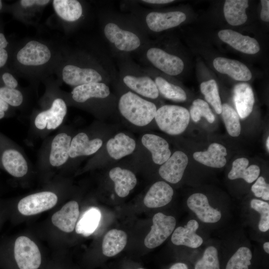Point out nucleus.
Wrapping results in <instances>:
<instances>
[{
	"label": "nucleus",
	"instance_id": "obj_24",
	"mask_svg": "<svg viewBox=\"0 0 269 269\" xmlns=\"http://www.w3.org/2000/svg\"><path fill=\"white\" fill-rule=\"evenodd\" d=\"M141 140L143 145L151 153L152 161L156 164H162L171 155L168 143L162 137L145 134Z\"/></svg>",
	"mask_w": 269,
	"mask_h": 269
},
{
	"label": "nucleus",
	"instance_id": "obj_40",
	"mask_svg": "<svg viewBox=\"0 0 269 269\" xmlns=\"http://www.w3.org/2000/svg\"><path fill=\"white\" fill-rule=\"evenodd\" d=\"M0 98L13 109L21 107L24 102V96L19 89H11L0 83Z\"/></svg>",
	"mask_w": 269,
	"mask_h": 269
},
{
	"label": "nucleus",
	"instance_id": "obj_22",
	"mask_svg": "<svg viewBox=\"0 0 269 269\" xmlns=\"http://www.w3.org/2000/svg\"><path fill=\"white\" fill-rule=\"evenodd\" d=\"M79 215L78 203L75 201H70L52 215L51 221L60 230L70 233L75 229Z\"/></svg>",
	"mask_w": 269,
	"mask_h": 269
},
{
	"label": "nucleus",
	"instance_id": "obj_34",
	"mask_svg": "<svg viewBox=\"0 0 269 269\" xmlns=\"http://www.w3.org/2000/svg\"><path fill=\"white\" fill-rule=\"evenodd\" d=\"M247 0H226L224 5V13L229 24L238 26L247 20L246 9L248 7Z\"/></svg>",
	"mask_w": 269,
	"mask_h": 269
},
{
	"label": "nucleus",
	"instance_id": "obj_28",
	"mask_svg": "<svg viewBox=\"0 0 269 269\" xmlns=\"http://www.w3.org/2000/svg\"><path fill=\"white\" fill-rule=\"evenodd\" d=\"M233 100L238 115L241 119L248 117L253 110L255 98L251 86L246 83L235 85Z\"/></svg>",
	"mask_w": 269,
	"mask_h": 269
},
{
	"label": "nucleus",
	"instance_id": "obj_18",
	"mask_svg": "<svg viewBox=\"0 0 269 269\" xmlns=\"http://www.w3.org/2000/svg\"><path fill=\"white\" fill-rule=\"evenodd\" d=\"M188 158L181 151H175L159 168L158 173L164 180L171 183H176L182 178L187 165Z\"/></svg>",
	"mask_w": 269,
	"mask_h": 269
},
{
	"label": "nucleus",
	"instance_id": "obj_38",
	"mask_svg": "<svg viewBox=\"0 0 269 269\" xmlns=\"http://www.w3.org/2000/svg\"><path fill=\"white\" fill-rule=\"evenodd\" d=\"M252 258V254L250 249L241 247L230 259L226 269H249Z\"/></svg>",
	"mask_w": 269,
	"mask_h": 269
},
{
	"label": "nucleus",
	"instance_id": "obj_30",
	"mask_svg": "<svg viewBox=\"0 0 269 269\" xmlns=\"http://www.w3.org/2000/svg\"><path fill=\"white\" fill-rule=\"evenodd\" d=\"M109 175L114 182L116 194L122 198L127 196L137 183L135 174L129 169L115 167L110 170Z\"/></svg>",
	"mask_w": 269,
	"mask_h": 269
},
{
	"label": "nucleus",
	"instance_id": "obj_9",
	"mask_svg": "<svg viewBox=\"0 0 269 269\" xmlns=\"http://www.w3.org/2000/svg\"><path fill=\"white\" fill-rule=\"evenodd\" d=\"M0 160L1 166L14 177L21 178L28 171V162L22 150L0 132Z\"/></svg>",
	"mask_w": 269,
	"mask_h": 269
},
{
	"label": "nucleus",
	"instance_id": "obj_51",
	"mask_svg": "<svg viewBox=\"0 0 269 269\" xmlns=\"http://www.w3.org/2000/svg\"><path fill=\"white\" fill-rule=\"evenodd\" d=\"M263 248L265 251L267 253H269V243L268 242H265L264 244Z\"/></svg>",
	"mask_w": 269,
	"mask_h": 269
},
{
	"label": "nucleus",
	"instance_id": "obj_37",
	"mask_svg": "<svg viewBox=\"0 0 269 269\" xmlns=\"http://www.w3.org/2000/svg\"><path fill=\"white\" fill-rule=\"evenodd\" d=\"M200 90L206 100L213 107L218 114L222 112V103L219 94L218 87L214 79L202 82Z\"/></svg>",
	"mask_w": 269,
	"mask_h": 269
},
{
	"label": "nucleus",
	"instance_id": "obj_54",
	"mask_svg": "<svg viewBox=\"0 0 269 269\" xmlns=\"http://www.w3.org/2000/svg\"></svg>",
	"mask_w": 269,
	"mask_h": 269
},
{
	"label": "nucleus",
	"instance_id": "obj_52",
	"mask_svg": "<svg viewBox=\"0 0 269 269\" xmlns=\"http://www.w3.org/2000/svg\"><path fill=\"white\" fill-rule=\"evenodd\" d=\"M269 137H268L267 139V141H266V146H267V148L268 151H269Z\"/></svg>",
	"mask_w": 269,
	"mask_h": 269
},
{
	"label": "nucleus",
	"instance_id": "obj_41",
	"mask_svg": "<svg viewBox=\"0 0 269 269\" xmlns=\"http://www.w3.org/2000/svg\"><path fill=\"white\" fill-rule=\"evenodd\" d=\"M194 269H220L217 249L213 246L207 248L202 258L196 263Z\"/></svg>",
	"mask_w": 269,
	"mask_h": 269
},
{
	"label": "nucleus",
	"instance_id": "obj_10",
	"mask_svg": "<svg viewBox=\"0 0 269 269\" xmlns=\"http://www.w3.org/2000/svg\"><path fill=\"white\" fill-rule=\"evenodd\" d=\"M154 119L161 131L170 135H178L188 127L190 114L183 107L166 105L157 109Z\"/></svg>",
	"mask_w": 269,
	"mask_h": 269
},
{
	"label": "nucleus",
	"instance_id": "obj_48",
	"mask_svg": "<svg viewBox=\"0 0 269 269\" xmlns=\"http://www.w3.org/2000/svg\"><path fill=\"white\" fill-rule=\"evenodd\" d=\"M173 1V0H142L138 1V2L149 5H159L170 3Z\"/></svg>",
	"mask_w": 269,
	"mask_h": 269
},
{
	"label": "nucleus",
	"instance_id": "obj_36",
	"mask_svg": "<svg viewBox=\"0 0 269 269\" xmlns=\"http://www.w3.org/2000/svg\"><path fill=\"white\" fill-rule=\"evenodd\" d=\"M222 116L228 134L232 136H238L241 133L239 116L237 112L229 105H222Z\"/></svg>",
	"mask_w": 269,
	"mask_h": 269
},
{
	"label": "nucleus",
	"instance_id": "obj_14",
	"mask_svg": "<svg viewBox=\"0 0 269 269\" xmlns=\"http://www.w3.org/2000/svg\"><path fill=\"white\" fill-rule=\"evenodd\" d=\"M152 223L144 241L145 247L149 249L158 247L167 239L174 230L176 220L173 216L157 213L153 216Z\"/></svg>",
	"mask_w": 269,
	"mask_h": 269
},
{
	"label": "nucleus",
	"instance_id": "obj_50",
	"mask_svg": "<svg viewBox=\"0 0 269 269\" xmlns=\"http://www.w3.org/2000/svg\"><path fill=\"white\" fill-rule=\"evenodd\" d=\"M169 269H188L187 266L182 263H177L173 265Z\"/></svg>",
	"mask_w": 269,
	"mask_h": 269
},
{
	"label": "nucleus",
	"instance_id": "obj_46",
	"mask_svg": "<svg viewBox=\"0 0 269 269\" xmlns=\"http://www.w3.org/2000/svg\"><path fill=\"white\" fill-rule=\"evenodd\" d=\"M14 110L0 98V120L10 117L13 113Z\"/></svg>",
	"mask_w": 269,
	"mask_h": 269
},
{
	"label": "nucleus",
	"instance_id": "obj_49",
	"mask_svg": "<svg viewBox=\"0 0 269 269\" xmlns=\"http://www.w3.org/2000/svg\"><path fill=\"white\" fill-rule=\"evenodd\" d=\"M9 5L0 0V14L5 12H9Z\"/></svg>",
	"mask_w": 269,
	"mask_h": 269
},
{
	"label": "nucleus",
	"instance_id": "obj_20",
	"mask_svg": "<svg viewBox=\"0 0 269 269\" xmlns=\"http://www.w3.org/2000/svg\"><path fill=\"white\" fill-rule=\"evenodd\" d=\"M218 35L223 42L242 52L254 54L258 53L260 50L259 43L256 39L244 35L233 30H221L218 32Z\"/></svg>",
	"mask_w": 269,
	"mask_h": 269
},
{
	"label": "nucleus",
	"instance_id": "obj_6",
	"mask_svg": "<svg viewBox=\"0 0 269 269\" xmlns=\"http://www.w3.org/2000/svg\"><path fill=\"white\" fill-rule=\"evenodd\" d=\"M130 10L128 14L147 36L176 27L186 19V14L180 10L159 11L134 4L131 5Z\"/></svg>",
	"mask_w": 269,
	"mask_h": 269
},
{
	"label": "nucleus",
	"instance_id": "obj_42",
	"mask_svg": "<svg viewBox=\"0 0 269 269\" xmlns=\"http://www.w3.org/2000/svg\"><path fill=\"white\" fill-rule=\"evenodd\" d=\"M13 42L6 37L4 24L0 15V69L7 67L12 50Z\"/></svg>",
	"mask_w": 269,
	"mask_h": 269
},
{
	"label": "nucleus",
	"instance_id": "obj_23",
	"mask_svg": "<svg viewBox=\"0 0 269 269\" xmlns=\"http://www.w3.org/2000/svg\"><path fill=\"white\" fill-rule=\"evenodd\" d=\"M213 66L217 71L227 74L237 81H247L252 77L247 66L236 60L217 57L213 61Z\"/></svg>",
	"mask_w": 269,
	"mask_h": 269
},
{
	"label": "nucleus",
	"instance_id": "obj_47",
	"mask_svg": "<svg viewBox=\"0 0 269 269\" xmlns=\"http://www.w3.org/2000/svg\"><path fill=\"white\" fill-rule=\"evenodd\" d=\"M262 10L261 18L265 22L269 21V0H261Z\"/></svg>",
	"mask_w": 269,
	"mask_h": 269
},
{
	"label": "nucleus",
	"instance_id": "obj_39",
	"mask_svg": "<svg viewBox=\"0 0 269 269\" xmlns=\"http://www.w3.org/2000/svg\"><path fill=\"white\" fill-rule=\"evenodd\" d=\"M189 114L195 122L200 121L202 117L211 124L213 123L215 119L207 103L200 99H196L193 102Z\"/></svg>",
	"mask_w": 269,
	"mask_h": 269
},
{
	"label": "nucleus",
	"instance_id": "obj_35",
	"mask_svg": "<svg viewBox=\"0 0 269 269\" xmlns=\"http://www.w3.org/2000/svg\"><path fill=\"white\" fill-rule=\"evenodd\" d=\"M101 216V212L97 208L92 207L86 210L76 225V233L85 237L91 235L98 227Z\"/></svg>",
	"mask_w": 269,
	"mask_h": 269
},
{
	"label": "nucleus",
	"instance_id": "obj_3",
	"mask_svg": "<svg viewBox=\"0 0 269 269\" xmlns=\"http://www.w3.org/2000/svg\"><path fill=\"white\" fill-rule=\"evenodd\" d=\"M99 22L104 38L118 57L139 54L150 42L128 13L103 10Z\"/></svg>",
	"mask_w": 269,
	"mask_h": 269
},
{
	"label": "nucleus",
	"instance_id": "obj_43",
	"mask_svg": "<svg viewBox=\"0 0 269 269\" xmlns=\"http://www.w3.org/2000/svg\"><path fill=\"white\" fill-rule=\"evenodd\" d=\"M251 207L261 214L259 223V230L263 232L269 229V204L261 200L254 199L250 203Z\"/></svg>",
	"mask_w": 269,
	"mask_h": 269
},
{
	"label": "nucleus",
	"instance_id": "obj_25",
	"mask_svg": "<svg viewBox=\"0 0 269 269\" xmlns=\"http://www.w3.org/2000/svg\"><path fill=\"white\" fill-rule=\"evenodd\" d=\"M172 188L166 182L159 181L154 183L149 189L143 199L144 205L150 208L163 207L172 200Z\"/></svg>",
	"mask_w": 269,
	"mask_h": 269
},
{
	"label": "nucleus",
	"instance_id": "obj_45",
	"mask_svg": "<svg viewBox=\"0 0 269 269\" xmlns=\"http://www.w3.org/2000/svg\"><path fill=\"white\" fill-rule=\"evenodd\" d=\"M0 83L11 89L19 88L16 75L7 67L0 69Z\"/></svg>",
	"mask_w": 269,
	"mask_h": 269
},
{
	"label": "nucleus",
	"instance_id": "obj_8",
	"mask_svg": "<svg viewBox=\"0 0 269 269\" xmlns=\"http://www.w3.org/2000/svg\"><path fill=\"white\" fill-rule=\"evenodd\" d=\"M140 60L150 68L153 67L167 75L175 76L181 74L184 63L179 56L153 45L151 42L139 54Z\"/></svg>",
	"mask_w": 269,
	"mask_h": 269
},
{
	"label": "nucleus",
	"instance_id": "obj_26",
	"mask_svg": "<svg viewBox=\"0 0 269 269\" xmlns=\"http://www.w3.org/2000/svg\"><path fill=\"white\" fill-rule=\"evenodd\" d=\"M143 69L154 82L159 93L165 98L176 102H183L186 100V94L181 87L156 75L151 68L145 67Z\"/></svg>",
	"mask_w": 269,
	"mask_h": 269
},
{
	"label": "nucleus",
	"instance_id": "obj_33",
	"mask_svg": "<svg viewBox=\"0 0 269 269\" xmlns=\"http://www.w3.org/2000/svg\"><path fill=\"white\" fill-rule=\"evenodd\" d=\"M127 243V235L124 231L112 229L103 238L102 245L103 254L109 257L116 256L124 249Z\"/></svg>",
	"mask_w": 269,
	"mask_h": 269
},
{
	"label": "nucleus",
	"instance_id": "obj_5",
	"mask_svg": "<svg viewBox=\"0 0 269 269\" xmlns=\"http://www.w3.org/2000/svg\"><path fill=\"white\" fill-rule=\"evenodd\" d=\"M118 58V82L130 91L148 99H155L159 93L153 80L130 56Z\"/></svg>",
	"mask_w": 269,
	"mask_h": 269
},
{
	"label": "nucleus",
	"instance_id": "obj_7",
	"mask_svg": "<svg viewBox=\"0 0 269 269\" xmlns=\"http://www.w3.org/2000/svg\"><path fill=\"white\" fill-rule=\"evenodd\" d=\"M121 115L133 125L144 127L154 119L157 107L154 103L128 90L123 93L118 101Z\"/></svg>",
	"mask_w": 269,
	"mask_h": 269
},
{
	"label": "nucleus",
	"instance_id": "obj_11",
	"mask_svg": "<svg viewBox=\"0 0 269 269\" xmlns=\"http://www.w3.org/2000/svg\"><path fill=\"white\" fill-rule=\"evenodd\" d=\"M63 95L67 104L70 103L87 107L108 100L111 93L108 84L94 82L74 87L69 94Z\"/></svg>",
	"mask_w": 269,
	"mask_h": 269
},
{
	"label": "nucleus",
	"instance_id": "obj_53",
	"mask_svg": "<svg viewBox=\"0 0 269 269\" xmlns=\"http://www.w3.org/2000/svg\"><path fill=\"white\" fill-rule=\"evenodd\" d=\"M0 167H1V163H0Z\"/></svg>",
	"mask_w": 269,
	"mask_h": 269
},
{
	"label": "nucleus",
	"instance_id": "obj_15",
	"mask_svg": "<svg viewBox=\"0 0 269 269\" xmlns=\"http://www.w3.org/2000/svg\"><path fill=\"white\" fill-rule=\"evenodd\" d=\"M58 201L57 196L51 191H41L29 195L18 202V211L25 216L36 215L53 207Z\"/></svg>",
	"mask_w": 269,
	"mask_h": 269
},
{
	"label": "nucleus",
	"instance_id": "obj_32",
	"mask_svg": "<svg viewBox=\"0 0 269 269\" xmlns=\"http://www.w3.org/2000/svg\"><path fill=\"white\" fill-rule=\"evenodd\" d=\"M249 163L248 159L245 157L235 160L228 175L229 179L234 180L242 178L249 183L255 181L259 177L260 168L255 164L248 166Z\"/></svg>",
	"mask_w": 269,
	"mask_h": 269
},
{
	"label": "nucleus",
	"instance_id": "obj_16",
	"mask_svg": "<svg viewBox=\"0 0 269 269\" xmlns=\"http://www.w3.org/2000/svg\"><path fill=\"white\" fill-rule=\"evenodd\" d=\"M72 137L67 132L60 131L48 143L47 154L44 163L52 167H59L66 164L69 159V151Z\"/></svg>",
	"mask_w": 269,
	"mask_h": 269
},
{
	"label": "nucleus",
	"instance_id": "obj_13",
	"mask_svg": "<svg viewBox=\"0 0 269 269\" xmlns=\"http://www.w3.org/2000/svg\"><path fill=\"white\" fill-rule=\"evenodd\" d=\"M14 258L19 269H38L42 263L38 246L25 236H20L15 240Z\"/></svg>",
	"mask_w": 269,
	"mask_h": 269
},
{
	"label": "nucleus",
	"instance_id": "obj_4",
	"mask_svg": "<svg viewBox=\"0 0 269 269\" xmlns=\"http://www.w3.org/2000/svg\"><path fill=\"white\" fill-rule=\"evenodd\" d=\"M46 93L42 103V109L38 111L33 119L34 129L46 133L55 130L63 123L67 113V104L62 92L58 87V81L46 79Z\"/></svg>",
	"mask_w": 269,
	"mask_h": 269
},
{
	"label": "nucleus",
	"instance_id": "obj_29",
	"mask_svg": "<svg viewBox=\"0 0 269 269\" xmlns=\"http://www.w3.org/2000/svg\"><path fill=\"white\" fill-rule=\"evenodd\" d=\"M136 142L134 139L124 133H119L110 138L106 143L109 156L119 160L132 154L135 150Z\"/></svg>",
	"mask_w": 269,
	"mask_h": 269
},
{
	"label": "nucleus",
	"instance_id": "obj_12",
	"mask_svg": "<svg viewBox=\"0 0 269 269\" xmlns=\"http://www.w3.org/2000/svg\"><path fill=\"white\" fill-rule=\"evenodd\" d=\"M52 4L55 13L65 31H70L82 23L86 17V3L79 0H54Z\"/></svg>",
	"mask_w": 269,
	"mask_h": 269
},
{
	"label": "nucleus",
	"instance_id": "obj_27",
	"mask_svg": "<svg viewBox=\"0 0 269 269\" xmlns=\"http://www.w3.org/2000/svg\"><path fill=\"white\" fill-rule=\"evenodd\" d=\"M198 227V223L196 220L189 221L186 226L178 227L174 231L171 242L175 245H183L191 248L200 247L203 239L196 233Z\"/></svg>",
	"mask_w": 269,
	"mask_h": 269
},
{
	"label": "nucleus",
	"instance_id": "obj_31",
	"mask_svg": "<svg viewBox=\"0 0 269 269\" xmlns=\"http://www.w3.org/2000/svg\"><path fill=\"white\" fill-rule=\"evenodd\" d=\"M227 149L223 145L214 142L210 144L206 151H197L193 153L195 160L206 166L221 168L224 166L227 160Z\"/></svg>",
	"mask_w": 269,
	"mask_h": 269
},
{
	"label": "nucleus",
	"instance_id": "obj_21",
	"mask_svg": "<svg viewBox=\"0 0 269 269\" xmlns=\"http://www.w3.org/2000/svg\"><path fill=\"white\" fill-rule=\"evenodd\" d=\"M103 143L100 138H90L87 133H78L72 138L69 159L93 155L100 149Z\"/></svg>",
	"mask_w": 269,
	"mask_h": 269
},
{
	"label": "nucleus",
	"instance_id": "obj_17",
	"mask_svg": "<svg viewBox=\"0 0 269 269\" xmlns=\"http://www.w3.org/2000/svg\"><path fill=\"white\" fill-rule=\"evenodd\" d=\"M51 1L49 0H17L9 5V13L13 18L25 24H32Z\"/></svg>",
	"mask_w": 269,
	"mask_h": 269
},
{
	"label": "nucleus",
	"instance_id": "obj_1",
	"mask_svg": "<svg viewBox=\"0 0 269 269\" xmlns=\"http://www.w3.org/2000/svg\"><path fill=\"white\" fill-rule=\"evenodd\" d=\"M64 48L52 42L34 38L13 42L7 68L16 76L33 83L44 82L54 73Z\"/></svg>",
	"mask_w": 269,
	"mask_h": 269
},
{
	"label": "nucleus",
	"instance_id": "obj_19",
	"mask_svg": "<svg viewBox=\"0 0 269 269\" xmlns=\"http://www.w3.org/2000/svg\"><path fill=\"white\" fill-rule=\"evenodd\" d=\"M187 204L198 219L204 223H216L221 218L220 211L209 205L207 197L203 194H192L188 198Z\"/></svg>",
	"mask_w": 269,
	"mask_h": 269
},
{
	"label": "nucleus",
	"instance_id": "obj_44",
	"mask_svg": "<svg viewBox=\"0 0 269 269\" xmlns=\"http://www.w3.org/2000/svg\"><path fill=\"white\" fill-rule=\"evenodd\" d=\"M251 190L257 197L262 198L266 201L269 200V185L263 177L260 176L257 179L251 187Z\"/></svg>",
	"mask_w": 269,
	"mask_h": 269
},
{
	"label": "nucleus",
	"instance_id": "obj_2",
	"mask_svg": "<svg viewBox=\"0 0 269 269\" xmlns=\"http://www.w3.org/2000/svg\"><path fill=\"white\" fill-rule=\"evenodd\" d=\"M54 73L62 82L72 87L94 82L109 84L118 77L111 66L95 54L64 48Z\"/></svg>",
	"mask_w": 269,
	"mask_h": 269
}]
</instances>
